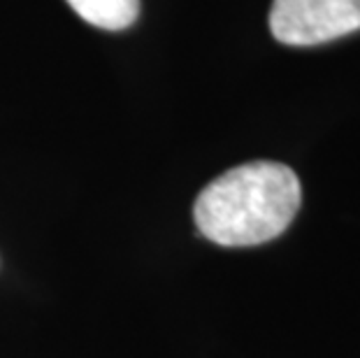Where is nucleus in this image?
<instances>
[{
    "label": "nucleus",
    "mask_w": 360,
    "mask_h": 358,
    "mask_svg": "<svg viewBox=\"0 0 360 358\" xmlns=\"http://www.w3.org/2000/svg\"><path fill=\"white\" fill-rule=\"evenodd\" d=\"M302 203L288 165L254 161L231 167L195 198L193 219L202 238L221 247H254L286 231Z\"/></svg>",
    "instance_id": "f257e3e1"
},
{
    "label": "nucleus",
    "mask_w": 360,
    "mask_h": 358,
    "mask_svg": "<svg viewBox=\"0 0 360 358\" xmlns=\"http://www.w3.org/2000/svg\"><path fill=\"white\" fill-rule=\"evenodd\" d=\"M270 30L290 47L337 40L360 30V0H274Z\"/></svg>",
    "instance_id": "f03ea898"
},
{
    "label": "nucleus",
    "mask_w": 360,
    "mask_h": 358,
    "mask_svg": "<svg viewBox=\"0 0 360 358\" xmlns=\"http://www.w3.org/2000/svg\"><path fill=\"white\" fill-rule=\"evenodd\" d=\"M86 24L105 30H124L135 24L140 0H65Z\"/></svg>",
    "instance_id": "7ed1b4c3"
}]
</instances>
